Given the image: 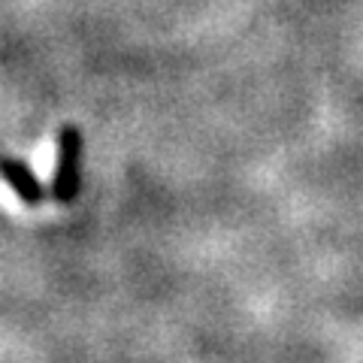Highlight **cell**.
I'll list each match as a JSON object with an SVG mask.
<instances>
[{
  "label": "cell",
  "instance_id": "obj_1",
  "mask_svg": "<svg viewBox=\"0 0 363 363\" xmlns=\"http://www.w3.org/2000/svg\"><path fill=\"white\" fill-rule=\"evenodd\" d=\"M79 185H82V133L67 124L58 140V169L52 179V194L55 200L70 203L79 194Z\"/></svg>",
  "mask_w": 363,
  "mask_h": 363
},
{
  "label": "cell",
  "instance_id": "obj_2",
  "mask_svg": "<svg viewBox=\"0 0 363 363\" xmlns=\"http://www.w3.org/2000/svg\"><path fill=\"white\" fill-rule=\"evenodd\" d=\"M4 179L13 185V191L21 200L30 203V206L43 200V185H40V179L33 176V169L28 164L16 161V157H6V161H4Z\"/></svg>",
  "mask_w": 363,
  "mask_h": 363
}]
</instances>
